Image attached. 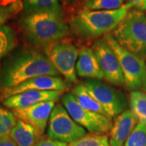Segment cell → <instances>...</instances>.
I'll return each instance as SVG.
<instances>
[{
  "label": "cell",
  "mask_w": 146,
  "mask_h": 146,
  "mask_svg": "<svg viewBox=\"0 0 146 146\" xmlns=\"http://www.w3.org/2000/svg\"><path fill=\"white\" fill-rule=\"evenodd\" d=\"M59 72L45 54L23 49L11 54L0 68V89L5 91L40 76H58Z\"/></svg>",
  "instance_id": "6da1fadb"
},
{
  "label": "cell",
  "mask_w": 146,
  "mask_h": 146,
  "mask_svg": "<svg viewBox=\"0 0 146 146\" xmlns=\"http://www.w3.org/2000/svg\"><path fill=\"white\" fill-rule=\"evenodd\" d=\"M19 25L33 45L44 48L59 42L69 32L63 16L50 13H24Z\"/></svg>",
  "instance_id": "7a4b0ae2"
},
{
  "label": "cell",
  "mask_w": 146,
  "mask_h": 146,
  "mask_svg": "<svg viewBox=\"0 0 146 146\" xmlns=\"http://www.w3.org/2000/svg\"><path fill=\"white\" fill-rule=\"evenodd\" d=\"M131 7L125 3L114 11H80L70 21L72 31L83 38L93 39L112 32Z\"/></svg>",
  "instance_id": "3957f363"
},
{
  "label": "cell",
  "mask_w": 146,
  "mask_h": 146,
  "mask_svg": "<svg viewBox=\"0 0 146 146\" xmlns=\"http://www.w3.org/2000/svg\"><path fill=\"white\" fill-rule=\"evenodd\" d=\"M110 34L123 48L146 58V14L143 11H129Z\"/></svg>",
  "instance_id": "277c9868"
},
{
  "label": "cell",
  "mask_w": 146,
  "mask_h": 146,
  "mask_svg": "<svg viewBox=\"0 0 146 146\" xmlns=\"http://www.w3.org/2000/svg\"><path fill=\"white\" fill-rule=\"evenodd\" d=\"M102 38L114 50L118 58L126 87L133 91L142 88L146 79L145 60L123 48L110 33L106 34Z\"/></svg>",
  "instance_id": "5b68a950"
},
{
  "label": "cell",
  "mask_w": 146,
  "mask_h": 146,
  "mask_svg": "<svg viewBox=\"0 0 146 146\" xmlns=\"http://www.w3.org/2000/svg\"><path fill=\"white\" fill-rule=\"evenodd\" d=\"M62 103L73 120L90 133L104 135L111 130L113 123L110 118L83 108L72 94H64L62 97Z\"/></svg>",
  "instance_id": "8992f818"
},
{
  "label": "cell",
  "mask_w": 146,
  "mask_h": 146,
  "mask_svg": "<svg viewBox=\"0 0 146 146\" xmlns=\"http://www.w3.org/2000/svg\"><path fill=\"white\" fill-rule=\"evenodd\" d=\"M85 135V129L73 120L66 108L55 105L48 123V137L70 144Z\"/></svg>",
  "instance_id": "52a82bcc"
},
{
  "label": "cell",
  "mask_w": 146,
  "mask_h": 146,
  "mask_svg": "<svg viewBox=\"0 0 146 146\" xmlns=\"http://www.w3.org/2000/svg\"><path fill=\"white\" fill-rule=\"evenodd\" d=\"M83 84L99 103L109 118L116 117L126 110L127 100L125 95L100 80L87 79Z\"/></svg>",
  "instance_id": "ba28073f"
},
{
  "label": "cell",
  "mask_w": 146,
  "mask_h": 146,
  "mask_svg": "<svg viewBox=\"0 0 146 146\" xmlns=\"http://www.w3.org/2000/svg\"><path fill=\"white\" fill-rule=\"evenodd\" d=\"M79 51L75 45L68 42H57L45 48V54L69 83L77 81L76 65Z\"/></svg>",
  "instance_id": "9c48e42d"
},
{
  "label": "cell",
  "mask_w": 146,
  "mask_h": 146,
  "mask_svg": "<svg viewBox=\"0 0 146 146\" xmlns=\"http://www.w3.org/2000/svg\"><path fill=\"white\" fill-rule=\"evenodd\" d=\"M92 49L104 75L105 80L115 85L124 84V77L118 58L104 39L96 40Z\"/></svg>",
  "instance_id": "30bf717a"
},
{
  "label": "cell",
  "mask_w": 146,
  "mask_h": 146,
  "mask_svg": "<svg viewBox=\"0 0 146 146\" xmlns=\"http://www.w3.org/2000/svg\"><path fill=\"white\" fill-rule=\"evenodd\" d=\"M69 88L68 81L54 76H40L32 78L13 89L3 91V98L25 91H60L64 92Z\"/></svg>",
  "instance_id": "8fae6325"
},
{
  "label": "cell",
  "mask_w": 146,
  "mask_h": 146,
  "mask_svg": "<svg viewBox=\"0 0 146 146\" xmlns=\"http://www.w3.org/2000/svg\"><path fill=\"white\" fill-rule=\"evenodd\" d=\"M55 104L56 102L54 101L42 102L25 109L12 110V112L17 119L23 120L34 126L43 133Z\"/></svg>",
  "instance_id": "7c38bea8"
},
{
  "label": "cell",
  "mask_w": 146,
  "mask_h": 146,
  "mask_svg": "<svg viewBox=\"0 0 146 146\" xmlns=\"http://www.w3.org/2000/svg\"><path fill=\"white\" fill-rule=\"evenodd\" d=\"M62 94L63 92L60 91H25L6 98L3 101V104L11 110L25 109L42 102H57Z\"/></svg>",
  "instance_id": "4fadbf2b"
},
{
  "label": "cell",
  "mask_w": 146,
  "mask_h": 146,
  "mask_svg": "<svg viewBox=\"0 0 146 146\" xmlns=\"http://www.w3.org/2000/svg\"><path fill=\"white\" fill-rule=\"evenodd\" d=\"M137 120L130 110H126L116 116L110 130V146H124L127 139L135 128Z\"/></svg>",
  "instance_id": "5bb4252c"
},
{
  "label": "cell",
  "mask_w": 146,
  "mask_h": 146,
  "mask_svg": "<svg viewBox=\"0 0 146 146\" xmlns=\"http://www.w3.org/2000/svg\"><path fill=\"white\" fill-rule=\"evenodd\" d=\"M76 70L80 77L100 80L104 79V75L92 48L83 47L80 50Z\"/></svg>",
  "instance_id": "9a60e30c"
},
{
  "label": "cell",
  "mask_w": 146,
  "mask_h": 146,
  "mask_svg": "<svg viewBox=\"0 0 146 146\" xmlns=\"http://www.w3.org/2000/svg\"><path fill=\"white\" fill-rule=\"evenodd\" d=\"M42 131L34 126L21 119H17L12 128L10 137L16 146H35L42 138Z\"/></svg>",
  "instance_id": "2e32d148"
},
{
  "label": "cell",
  "mask_w": 146,
  "mask_h": 146,
  "mask_svg": "<svg viewBox=\"0 0 146 146\" xmlns=\"http://www.w3.org/2000/svg\"><path fill=\"white\" fill-rule=\"evenodd\" d=\"M25 13H50L63 16L58 0H21Z\"/></svg>",
  "instance_id": "e0dca14e"
},
{
  "label": "cell",
  "mask_w": 146,
  "mask_h": 146,
  "mask_svg": "<svg viewBox=\"0 0 146 146\" xmlns=\"http://www.w3.org/2000/svg\"><path fill=\"white\" fill-rule=\"evenodd\" d=\"M72 95L76 102L85 110L107 116L106 112L102 108V106L89 94L83 84H77L73 88Z\"/></svg>",
  "instance_id": "ac0fdd59"
},
{
  "label": "cell",
  "mask_w": 146,
  "mask_h": 146,
  "mask_svg": "<svg viewBox=\"0 0 146 146\" xmlns=\"http://www.w3.org/2000/svg\"><path fill=\"white\" fill-rule=\"evenodd\" d=\"M17 44L18 38L14 29L5 25L0 27V60L9 54Z\"/></svg>",
  "instance_id": "d6986e66"
},
{
  "label": "cell",
  "mask_w": 146,
  "mask_h": 146,
  "mask_svg": "<svg viewBox=\"0 0 146 146\" xmlns=\"http://www.w3.org/2000/svg\"><path fill=\"white\" fill-rule=\"evenodd\" d=\"M131 111L139 122L146 125V94L140 91H132L129 97Z\"/></svg>",
  "instance_id": "ffe728a7"
},
{
  "label": "cell",
  "mask_w": 146,
  "mask_h": 146,
  "mask_svg": "<svg viewBox=\"0 0 146 146\" xmlns=\"http://www.w3.org/2000/svg\"><path fill=\"white\" fill-rule=\"evenodd\" d=\"M124 5V0H85L83 9L89 11H114Z\"/></svg>",
  "instance_id": "44dd1931"
},
{
  "label": "cell",
  "mask_w": 146,
  "mask_h": 146,
  "mask_svg": "<svg viewBox=\"0 0 146 146\" xmlns=\"http://www.w3.org/2000/svg\"><path fill=\"white\" fill-rule=\"evenodd\" d=\"M69 146H110L108 136L89 133L76 141L70 143Z\"/></svg>",
  "instance_id": "7402d4cb"
},
{
  "label": "cell",
  "mask_w": 146,
  "mask_h": 146,
  "mask_svg": "<svg viewBox=\"0 0 146 146\" xmlns=\"http://www.w3.org/2000/svg\"><path fill=\"white\" fill-rule=\"evenodd\" d=\"M23 9L21 0H15L11 3H0V27L4 25L7 21L15 16Z\"/></svg>",
  "instance_id": "603a6c76"
},
{
  "label": "cell",
  "mask_w": 146,
  "mask_h": 146,
  "mask_svg": "<svg viewBox=\"0 0 146 146\" xmlns=\"http://www.w3.org/2000/svg\"><path fill=\"white\" fill-rule=\"evenodd\" d=\"M17 122L13 112L0 107V137L10 136V133Z\"/></svg>",
  "instance_id": "cb8c5ba5"
},
{
  "label": "cell",
  "mask_w": 146,
  "mask_h": 146,
  "mask_svg": "<svg viewBox=\"0 0 146 146\" xmlns=\"http://www.w3.org/2000/svg\"><path fill=\"white\" fill-rule=\"evenodd\" d=\"M124 146H146V125L138 123L127 139Z\"/></svg>",
  "instance_id": "d4e9b609"
},
{
  "label": "cell",
  "mask_w": 146,
  "mask_h": 146,
  "mask_svg": "<svg viewBox=\"0 0 146 146\" xmlns=\"http://www.w3.org/2000/svg\"><path fill=\"white\" fill-rule=\"evenodd\" d=\"M35 146H69L63 141L54 140L50 137H42Z\"/></svg>",
  "instance_id": "484cf974"
},
{
  "label": "cell",
  "mask_w": 146,
  "mask_h": 146,
  "mask_svg": "<svg viewBox=\"0 0 146 146\" xmlns=\"http://www.w3.org/2000/svg\"><path fill=\"white\" fill-rule=\"evenodd\" d=\"M127 4L140 11H146V0H126Z\"/></svg>",
  "instance_id": "4316f807"
},
{
  "label": "cell",
  "mask_w": 146,
  "mask_h": 146,
  "mask_svg": "<svg viewBox=\"0 0 146 146\" xmlns=\"http://www.w3.org/2000/svg\"><path fill=\"white\" fill-rule=\"evenodd\" d=\"M0 146H16L10 136L0 137Z\"/></svg>",
  "instance_id": "83f0119b"
},
{
  "label": "cell",
  "mask_w": 146,
  "mask_h": 146,
  "mask_svg": "<svg viewBox=\"0 0 146 146\" xmlns=\"http://www.w3.org/2000/svg\"><path fill=\"white\" fill-rule=\"evenodd\" d=\"M15 0H0V3H11Z\"/></svg>",
  "instance_id": "f1b7e54d"
},
{
  "label": "cell",
  "mask_w": 146,
  "mask_h": 146,
  "mask_svg": "<svg viewBox=\"0 0 146 146\" xmlns=\"http://www.w3.org/2000/svg\"><path fill=\"white\" fill-rule=\"evenodd\" d=\"M143 87L146 89V79H145V84H144V86H143Z\"/></svg>",
  "instance_id": "f546056e"
},
{
  "label": "cell",
  "mask_w": 146,
  "mask_h": 146,
  "mask_svg": "<svg viewBox=\"0 0 146 146\" xmlns=\"http://www.w3.org/2000/svg\"><path fill=\"white\" fill-rule=\"evenodd\" d=\"M58 1H60V2H63V3H65V2H67L68 0H58Z\"/></svg>",
  "instance_id": "4dcf8cb0"
}]
</instances>
